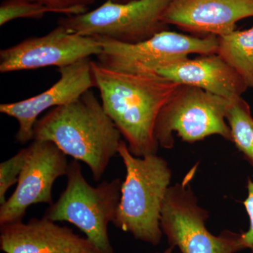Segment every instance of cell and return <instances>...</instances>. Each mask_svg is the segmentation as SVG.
I'll use <instances>...</instances> for the list:
<instances>
[{
  "label": "cell",
  "instance_id": "obj_1",
  "mask_svg": "<svg viewBox=\"0 0 253 253\" xmlns=\"http://www.w3.org/2000/svg\"><path fill=\"white\" fill-rule=\"evenodd\" d=\"M91 70L103 107L129 151L136 157L156 154V121L181 84L158 74L113 71L98 61H91Z\"/></svg>",
  "mask_w": 253,
  "mask_h": 253
},
{
  "label": "cell",
  "instance_id": "obj_2",
  "mask_svg": "<svg viewBox=\"0 0 253 253\" xmlns=\"http://www.w3.org/2000/svg\"><path fill=\"white\" fill-rule=\"evenodd\" d=\"M121 136L91 89L50 110L37 121L33 132V139L51 141L66 156L86 164L95 181L118 154Z\"/></svg>",
  "mask_w": 253,
  "mask_h": 253
},
{
  "label": "cell",
  "instance_id": "obj_3",
  "mask_svg": "<svg viewBox=\"0 0 253 253\" xmlns=\"http://www.w3.org/2000/svg\"><path fill=\"white\" fill-rule=\"evenodd\" d=\"M118 155L126 167L116 227L129 233L136 239L157 246L161 243V212L170 183L168 163L156 154L136 157L126 141L121 140Z\"/></svg>",
  "mask_w": 253,
  "mask_h": 253
},
{
  "label": "cell",
  "instance_id": "obj_4",
  "mask_svg": "<svg viewBox=\"0 0 253 253\" xmlns=\"http://www.w3.org/2000/svg\"><path fill=\"white\" fill-rule=\"evenodd\" d=\"M66 189L46 210L44 217L67 221L78 227L103 253H115L108 225L117 213L122 181H103L96 186L88 183L78 161L69 163Z\"/></svg>",
  "mask_w": 253,
  "mask_h": 253
},
{
  "label": "cell",
  "instance_id": "obj_5",
  "mask_svg": "<svg viewBox=\"0 0 253 253\" xmlns=\"http://www.w3.org/2000/svg\"><path fill=\"white\" fill-rule=\"evenodd\" d=\"M194 172L169 186L163 201L161 228L169 246L181 253H236L246 249L242 233L224 231L217 236L208 230V211L198 205L189 184Z\"/></svg>",
  "mask_w": 253,
  "mask_h": 253
},
{
  "label": "cell",
  "instance_id": "obj_6",
  "mask_svg": "<svg viewBox=\"0 0 253 253\" xmlns=\"http://www.w3.org/2000/svg\"><path fill=\"white\" fill-rule=\"evenodd\" d=\"M230 100L195 86L182 85L163 106L155 126L159 146L172 149L173 132L184 141L194 143L211 135L231 141L226 113Z\"/></svg>",
  "mask_w": 253,
  "mask_h": 253
},
{
  "label": "cell",
  "instance_id": "obj_7",
  "mask_svg": "<svg viewBox=\"0 0 253 253\" xmlns=\"http://www.w3.org/2000/svg\"><path fill=\"white\" fill-rule=\"evenodd\" d=\"M95 38L102 47L97 56L100 64L119 72L141 74H154L160 68L188 59L190 54H215L218 46L217 36L196 38L168 31L135 44Z\"/></svg>",
  "mask_w": 253,
  "mask_h": 253
},
{
  "label": "cell",
  "instance_id": "obj_8",
  "mask_svg": "<svg viewBox=\"0 0 253 253\" xmlns=\"http://www.w3.org/2000/svg\"><path fill=\"white\" fill-rule=\"evenodd\" d=\"M169 0H106L92 11L68 16L59 25L83 36L135 44L165 31L162 17Z\"/></svg>",
  "mask_w": 253,
  "mask_h": 253
},
{
  "label": "cell",
  "instance_id": "obj_9",
  "mask_svg": "<svg viewBox=\"0 0 253 253\" xmlns=\"http://www.w3.org/2000/svg\"><path fill=\"white\" fill-rule=\"evenodd\" d=\"M26 149L27 156L16 189L0 207L1 226L22 221L33 205H52L54 182L67 174L66 155L54 143L33 139Z\"/></svg>",
  "mask_w": 253,
  "mask_h": 253
},
{
  "label": "cell",
  "instance_id": "obj_10",
  "mask_svg": "<svg viewBox=\"0 0 253 253\" xmlns=\"http://www.w3.org/2000/svg\"><path fill=\"white\" fill-rule=\"evenodd\" d=\"M102 51L95 37L83 36L57 26L44 36L31 37L0 51V73L46 67L61 68Z\"/></svg>",
  "mask_w": 253,
  "mask_h": 253
},
{
  "label": "cell",
  "instance_id": "obj_11",
  "mask_svg": "<svg viewBox=\"0 0 253 253\" xmlns=\"http://www.w3.org/2000/svg\"><path fill=\"white\" fill-rule=\"evenodd\" d=\"M91 61L90 58H86L59 68V79L46 91L22 101L0 105V113L18 122L15 140L21 144L33 141L34 126L42 113L70 104L86 91L96 87Z\"/></svg>",
  "mask_w": 253,
  "mask_h": 253
},
{
  "label": "cell",
  "instance_id": "obj_12",
  "mask_svg": "<svg viewBox=\"0 0 253 253\" xmlns=\"http://www.w3.org/2000/svg\"><path fill=\"white\" fill-rule=\"evenodd\" d=\"M0 249L5 253H103L89 239L44 216L1 226Z\"/></svg>",
  "mask_w": 253,
  "mask_h": 253
},
{
  "label": "cell",
  "instance_id": "obj_13",
  "mask_svg": "<svg viewBox=\"0 0 253 253\" xmlns=\"http://www.w3.org/2000/svg\"><path fill=\"white\" fill-rule=\"evenodd\" d=\"M249 17H253V0H169L162 20L184 31L220 37Z\"/></svg>",
  "mask_w": 253,
  "mask_h": 253
},
{
  "label": "cell",
  "instance_id": "obj_14",
  "mask_svg": "<svg viewBox=\"0 0 253 253\" xmlns=\"http://www.w3.org/2000/svg\"><path fill=\"white\" fill-rule=\"evenodd\" d=\"M154 74L230 101L241 96L249 88L235 70L216 53L201 55L196 59L188 58L160 68Z\"/></svg>",
  "mask_w": 253,
  "mask_h": 253
},
{
  "label": "cell",
  "instance_id": "obj_15",
  "mask_svg": "<svg viewBox=\"0 0 253 253\" xmlns=\"http://www.w3.org/2000/svg\"><path fill=\"white\" fill-rule=\"evenodd\" d=\"M216 54L253 89V27L218 37Z\"/></svg>",
  "mask_w": 253,
  "mask_h": 253
},
{
  "label": "cell",
  "instance_id": "obj_16",
  "mask_svg": "<svg viewBox=\"0 0 253 253\" xmlns=\"http://www.w3.org/2000/svg\"><path fill=\"white\" fill-rule=\"evenodd\" d=\"M231 141L253 166V118L251 108L242 96L232 100L226 113Z\"/></svg>",
  "mask_w": 253,
  "mask_h": 253
},
{
  "label": "cell",
  "instance_id": "obj_17",
  "mask_svg": "<svg viewBox=\"0 0 253 253\" xmlns=\"http://www.w3.org/2000/svg\"><path fill=\"white\" fill-rule=\"evenodd\" d=\"M52 10L31 0H4L0 6V26L18 18L40 19Z\"/></svg>",
  "mask_w": 253,
  "mask_h": 253
},
{
  "label": "cell",
  "instance_id": "obj_18",
  "mask_svg": "<svg viewBox=\"0 0 253 253\" xmlns=\"http://www.w3.org/2000/svg\"><path fill=\"white\" fill-rule=\"evenodd\" d=\"M27 156V149L23 148L9 159L0 164V204L6 202L8 190L18 182Z\"/></svg>",
  "mask_w": 253,
  "mask_h": 253
},
{
  "label": "cell",
  "instance_id": "obj_19",
  "mask_svg": "<svg viewBox=\"0 0 253 253\" xmlns=\"http://www.w3.org/2000/svg\"><path fill=\"white\" fill-rule=\"evenodd\" d=\"M44 5L54 13H61L67 16L83 14L87 11V6L96 0H31Z\"/></svg>",
  "mask_w": 253,
  "mask_h": 253
},
{
  "label": "cell",
  "instance_id": "obj_20",
  "mask_svg": "<svg viewBox=\"0 0 253 253\" xmlns=\"http://www.w3.org/2000/svg\"><path fill=\"white\" fill-rule=\"evenodd\" d=\"M247 188L248 197L244 201V205L249 214L250 227L246 232L242 233V236L246 249L251 250V253H253V181L250 179Z\"/></svg>",
  "mask_w": 253,
  "mask_h": 253
},
{
  "label": "cell",
  "instance_id": "obj_21",
  "mask_svg": "<svg viewBox=\"0 0 253 253\" xmlns=\"http://www.w3.org/2000/svg\"><path fill=\"white\" fill-rule=\"evenodd\" d=\"M174 249V248L172 247V246H169V249H166V251H164V252L161 253H172L173 249Z\"/></svg>",
  "mask_w": 253,
  "mask_h": 253
},
{
  "label": "cell",
  "instance_id": "obj_22",
  "mask_svg": "<svg viewBox=\"0 0 253 253\" xmlns=\"http://www.w3.org/2000/svg\"><path fill=\"white\" fill-rule=\"evenodd\" d=\"M115 2L122 3L123 0H113Z\"/></svg>",
  "mask_w": 253,
  "mask_h": 253
}]
</instances>
